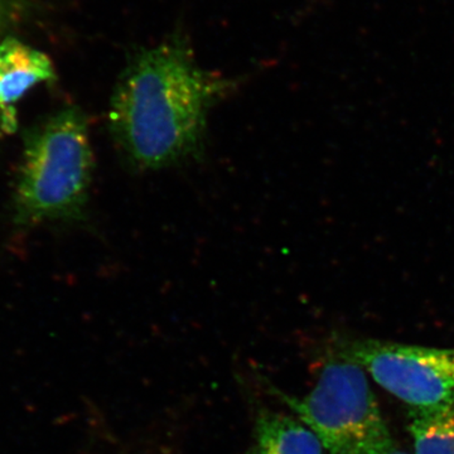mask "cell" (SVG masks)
Here are the masks:
<instances>
[{
	"label": "cell",
	"instance_id": "1",
	"mask_svg": "<svg viewBox=\"0 0 454 454\" xmlns=\"http://www.w3.org/2000/svg\"><path fill=\"white\" fill-rule=\"evenodd\" d=\"M234 80L205 70L186 35L134 51L114 90L110 130L131 166L166 168L201 151L208 112Z\"/></svg>",
	"mask_w": 454,
	"mask_h": 454
},
{
	"label": "cell",
	"instance_id": "2",
	"mask_svg": "<svg viewBox=\"0 0 454 454\" xmlns=\"http://www.w3.org/2000/svg\"><path fill=\"white\" fill-rule=\"evenodd\" d=\"M92 172L85 114L74 106L53 114L27 139L14 195L18 219L41 223L80 214Z\"/></svg>",
	"mask_w": 454,
	"mask_h": 454
},
{
	"label": "cell",
	"instance_id": "3",
	"mask_svg": "<svg viewBox=\"0 0 454 454\" xmlns=\"http://www.w3.org/2000/svg\"><path fill=\"white\" fill-rule=\"evenodd\" d=\"M267 387L330 454H387L395 447L365 370L345 355L325 363L306 396L289 395L269 381Z\"/></svg>",
	"mask_w": 454,
	"mask_h": 454
},
{
	"label": "cell",
	"instance_id": "4",
	"mask_svg": "<svg viewBox=\"0 0 454 454\" xmlns=\"http://www.w3.org/2000/svg\"><path fill=\"white\" fill-rule=\"evenodd\" d=\"M391 395L411 408L454 402V349L355 342L343 349Z\"/></svg>",
	"mask_w": 454,
	"mask_h": 454
},
{
	"label": "cell",
	"instance_id": "5",
	"mask_svg": "<svg viewBox=\"0 0 454 454\" xmlns=\"http://www.w3.org/2000/svg\"><path fill=\"white\" fill-rule=\"evenodd\" d=\"M55 79V66L46 53L18 38L0 41V115L9 133L17 129L14 104L35 86Z\"/></svg>",
	"mask_w": 454,
	"mask_h": 454
},
{
	"label": "cell",
	"instance_id": "6",
	"mask_svg": "<svg viewBox=\"0 0 454 454\" xmlns=\"http://www.w3.org/2000/svg\"><path fill=\"white\" fill-rule=\"evenodd\" d=\"M245 454H324V446L298 418L262 408L256 413L252 444Z\"/></svg>",
	"mask_w": 454,
	"mask_h": 454
},
{
	"label": "cell",
	"instance_id": "7",
	"mask_svg": "<svg viewBox=\"0 0 454 454\" xmlns=\"http://www.w3.org/2000/svg\"><path fill=\"white\" fill-rule=\"evenodd\" d=\"M409 430L415 454H454V402L411 408Z\"/></svg>",
	"mask_w": 454,
	"mask_h": 454
},
{
	"label": "cell",
	"instance_id": "8",
	"mask_svg": "<svg viewBox=\"0 0 454 454\" xmlns=\"http://www.w3.org/2000/svg\"><path fill=\"white\" fill-rule=\"evenodd\" d=\"M23 3V0H0V33L20 20Z\"/></svg>",
	"mask_w": 454,
	"mask_h": 454
},
{
	"label": "cell",
	"instance_id": "9",
	"mask_svg": "<svg viewBox=\"0 0 454 454\" xmlns=\"http://www.w3.org/2000/svg\"><path fill=\"white\" fill-rule=\"evenodd\" d=\"M5 134L11 133H9L7 125H5L4 121H3L2 115H0V138H2L3 136H5Z\"/></svg>",
	"mask_w": 454,
	"mask_h": 454
},
{
	"label": "cell",
	"instance_id": "10",
	"mask_svg": "<svg viewBox=\"0 0 454 454\" xmlns=\"http://www.w3.org/2000/svg\"><path fill=\"white\" fill-rule=\"evenodd\" d=\"M387 454H408L406 452H403V450H396L395 447L393 448V450H389Z\"/></svg>",
	"mask_w": 454,
	"mask_h": 454
}]
</instances>
